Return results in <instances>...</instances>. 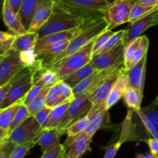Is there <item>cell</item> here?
Returning <instances> with one entry per match:
<instances>
[{
  "instance_id": "26",
  "label": "cell",
  "mask_w": 158,
  "mask_h": 158,
  "mask_svg": "<svg viewBox=\"0 0 158 158\" xmlns=\"http://www.w3.org/2000/svg\"><path fill=\"white\" fill-rule=\"evenodd\" d=\"M95 71H97V70L95 69V67L90 62L87 65L82 67L80 69L77 70L74 73L70 74L69 76L65 77L63 81H65L68 85H69L73 89L74 86H76L77 84H79L80 82L84 81L85 79L87 78L91 74H93Z\"/></svg>"
},
{
  "instance_id": "50",
  "label": "cell",
  "mask_w": 158,
  "mask_h": 158,
  "mask_svg": "<svg viewBox=\"0 0 158 158\" xmlns=\"http://www.w3.org/2000/svg\"><path fill=\"white\" fill-rule=\"evenodd\" d=\"M136 158H158V156H154L153 154L150 153H147V154L143 155V154H137Z\"/></svg>"
},
{
  "instance_id": "37",
  "label": "cell",
  "mask_w": 158,
  "mask_h": 158,
  "mask_svg": "<svg viewBox=\"0 0 158 158\" xmlns=\"http://www.w3.org/2000/svg\"><path fill=\"white\" fill-rule=\"evenodd\" d=\"M140 41L141 36H139V37L131 40L130 43L126 45L125 50H124V66L125 68L133 58Z\"/></svg>"
},
{
  "instance_id": "6",
  "label": "cell",
  "mask_w": 158,
  "mask_h": 158,
  "mask_svg": "<svg viewBox=\"0 0 158 158\" xmlns=\"http://www.w3.org/2000/svg\"><path fill=\"white\" fill-rule=\"evenodd\" d=\"M88 94H84L71 100L66 114L57 127L60 136L66 133L68 127L74 123L87 115L92 107V102Z\"/></svg>"
},
{
  "instance_id": "29",
  "label": "cell",
  "mask_w": 158,
  "mask_h": 158,
  "mask_svg": "<svg viewBox=\"0 0 158 158\" xmlns=\"http://www.w3.org/2000/svg\"><path fill=\"white\" fill-rule=\"evenodd\" d=\"M63 2L87 10H101L104 9L109 4L108 0H61Z\"/></svg>"
},
{
  "instance_id": "17",
  "label": "cell",
  "mask_w": 158,
  "mask_h": 158,
  "mask_svg": "<svg viewBox=\"0 0 158 158\" xmlns=\"http://www.w3.org/2000/svg\"><path fill=\"white\" fill-rule=\"evenodd\" d=\"M53 13V1L41 3L37 6L32 16L27 31L37 32L47 23Z\"/></svg>"
},
{
  "instance_id": "3",
  "label": "cell",
  "mask_w": 158,
  "mask_h": 158,
  "mask_svg": "<svg viewBox=\"0 0 158 158\" xmlns=\"http://www.w3.org/2000/svg\"><path fill=\"white\" fill-rule=\"evenodd\" d=\"M93 44L94 40L48 69L55 71L59 79L64 80L65 77L69 76L74 71L85 66L92 61Z\"/></svg>"
},
{
  "instance_id": "10",
  "label": "cell",
  "mask_w": 158,
  "mask_h": 158,
  "mask_svg": "<svg viewBox=\"0 0 158 158\" xmlns=\"http://www.w3.org/2000/svg\"><path fill=\"white\" fill-rule=\"evenodd\" d=\"M122 65H124V60L119 62L116 65L106 68V69L95 71L93 74L85 79L84 81L73 88L72 91L74 98L79 96V95H84V94H88L89 95H90L107 78L108 76L110 75L114 71H115L117 68Z\"/></svg>"
},
{
  "instance_id": "9",
  "label": "cell",
  "mask_w": 158,
  "mask_h": 158,
  "mask_svg": "<svg viewBox=\"0 0 158 158\" xmlns=\"http://www.w3.org/2000/svg\"><path fill=\"white\" fill-rule=\"evenodd\" d=\"M19 54V51L10 49L0 60V87L12 81L21 71L27 68L21 61Z\"/></svg>"
},
{
  "instance_id": "19",
  "label": "cell",
  "mask_w": 158,
  "mask_h": 158,
  "mask_svg": "<svg viewBox=\"0 0 158 158\" xmlns=\"http://www.w3.org/2000/svg\"><path fill=\"white\" fill-rule=\"evenodd\" d=\"M92 138L83 133L79 135L67 150V158H81L85 153L91 150Z\"/></svg>"
},
{
  "instance_id": "46",
  "label": "cell",
  "mask_w": 158,
  "mask_h": 158,
  "mask_svg": "<svg viewBox=\"0 0 158 158\" xmlns=\"http://www.w3.org/2000/svg\"><path fill=\"white\" fill-rule=\"evenodd\" d=\"M12 83H13V80L10 81L9 83H7V84H6L5 85L0 87V106L2 105V103L3 102L4 100H5L6 96L9 90H10V88H11Z\"/></svg>"
},
{
  "instance_id": "28",
  "label": "cell",
  "mask_w": 158,
  "mask_h": 158,
  "mask_svg": "<svg viewBox=\"0 0 158 158\" xmlns=\"http://www.w3.org/2000/svg\"><path fill=\"white\" fill-rule=\"evenodd\" d=\"M143 96V95H142L139 91L131 87H128L126 92H124L123 98L126 106L128 107V109L136 111L139 110L141 108Z\"/></svg>"
},
{
  "instance_id": "47",
  "label": "cell",
  "mask_w": 158,
  "mask_h": 158,
  "mask_svg": "<svg viewBox=\"0 0 158 158\" xmlns=\"http://www.w3.org/2000/svg\"><path fill=\"white\" fill-rule=\"evenodd\" d=\"M22 1L23 0H9L8 1L10 7L13 9V10L16 14H18L19 10H20L21 5H22Z\"/></svg>"
},
{
  "instance_id": "52",
  "label": "cell",
  "mask_w": 158,
  "mask_h": 158,
  "mask_svg": "<svg viewBox=\"0 0 158 158\" xmlns=\"http://www.w3.org/2000/svg\"><path fill=\"white\" fill-rule=\"evenodd\" d=\"M5 54H6V52H4L3 51H1V50H0V60H1V59L4 57Z\"/></svg>"
},
{
  "instance_id": "35",
  "label": "cell",
  "mask_w": 158,
  "mask_h": 158,
  "mask_svg": "<svg viewBox=\"0 0 158 158\" xmlns=\"http://www.w3.org/2000/svg\"><path fill=\"white\" fill-rule=\"evenodd\" d=\"M36 143H37V140L25 143L16 144L9 158H24V156L28 153L30 149L33 148Z\"/></svg>"
},
{
  "instance_id": "16",
  "label": "cell",
  "mask_w": 158,
  "mask_h": 158,
  "mask_svg": "<svg viewBox=\"0 0 158 158\" xmlns=\"http://www.w3.org/2000/svg\"><path fill=\"white\" fill-rule=\"evenodd\" d=\"M1 10L4 23L10 31L15 35H20L27 33V30L23 25L19 15L13 11L7 1L3 2L2 4Z\"/></svg>"
},
{
  "instance_id": "44",
  "label": "cell",
  "mask_w": 158,
  "mask_h": 158,
  "mask_svg": "<svg viewBox=\"0 0 158 158\" xmlns=\"http://www.w3.org/2000/svg\"><path fill=\"white\" fill-rule=\"evenodd\" d=\"M15 144L10 142L0 143V158H9Z\"/></svg>"
},
{
  "instance_id": "36",
  "label": "cell",
  "mask_w": 158,
  "mask_h": 158,
  "mask_svg": "<svg viewBox=\"0 0 158 158\" xmlns=\"http://www.w3.org/2000/svg\"><path fill=\"white\" fill-rule=\"evenodd\" d=\"M30 115V112H29L28 109H27V107L25 105L22 103L21 106H19V109L17 110V112H16V115H15L14 117V119H13L10 129H9L8 135L10 134L13 130H14L18 126L20 125L23 122H24Z\"/></svg>"
},
{
  "instance_id": "13",
  "label": "cell",
  "mask_w": 158,
  "mask_h": 158,
  "mask_svg": "<svg viewBox=\"0 0 158 158\" xmlns=\"http://www.w3.org/2000/svg\"><path fill=\"white\" fill-rule=\"evenodd\" d=\"M124 50L125 46L122 43L109 51L93 57L91 63L97 71L109 68L124 60Z\"/></svg>"
},
{
  "instance_id": "1",
  "label": "cell",
  "mask_w": 158,
  "mask_h": 158,
  "mask_svg": "<svg viewBox=\"0 0 158 158\" xmlns=\"http://www.w3.org/2000/svg\"><path fill=\"white\" fill-rule=\"evenodd\" d=\"M105 8L87 10L69 5L61 0H53L52 14L36 33L41 38L57 32L95 25L106 19Z\"/></svg>"
},
{
  "instance_id": "20",
  "label": "cell",
  "mask_w": 158,
  "mask_h": 158,
  "mask_svg": "<svg viewBox=\"0 0 158 158\" xmlns=\"http://www.w3.org/2000/svg\"><path fill=\"white\" fill-rule=\"evenodd\" d=\"M110 115L109 110L103 109L94 115L89 120V126L85 130L83 133L93 137L95 133L101 129L108 128L110 126Z\"/></svg>"
},
{
  "instance_id": "21",
  "label": "cell",
  "mask_w": 158,
  "mask_h": 158,
  "mask_svg": "<svg viewBox=\"0 0 158 158\" xmlns=\"http://www.w3.org/2000/svg\"><path fill=\"white\" fill-rule=\"evenodd\" d=\"M60 134L57 128L44 130L37 140V144L41 147L42 153H46L60 143Z\"/></svg>"
},
{
  "instance_id": "31",
  "label": "cell",
  "mask_w": 158,
  "mask_h": 158,
  "mask_svg": "<svg viewBox=\"0 0 158 158\" xmlns=\"http://www.w3.org/2000/svg\"><path fill=\"white\" fill-rule=\"evenodd\" d=\"M126 33H127V30H118V31L114 32L113 35L109 38V40L106 42V44H105L99 51H97L95 54H94L92 57L98 55V54H102V53L105 52V51H109V50L112 49L113 48L116 47L117 45L123 43L124 38H125L126 36Z\"/></svg>"
},
{
  "instance_id": "25",
  "label": "cell",
  "mask_w": 158,
  "mask_h": 158,
  "mask_svg": "<svg viewBox=\"0 0 158 158\" xmlns=\"http://www.w3.org/2000/svg\"><path fill=\"white\" fill-rule=\"evenodd\" d=\"M70 102H71V101L66 102L63 103L60 106H57L51 109V112L48 115V121H47L44 130L57 128L58 127L60 123L63 119L64 116L66 114L67 111H68Z\"/></svg>"
},
{
  "instance_id": "51",
  "label": "cell",
  "mask_w": 158,
  "mask_h": 158,
  "mask_svg": "<svg viewBox=\"0 0 158 158\" xmlns=\"http://www.w3.org/2000/svg\"><path fill=\"white\" fill-rule=\"evenodd\" d=\"M153 104L155 106H156L158 105V95H156V98H155L154 99V101L153 102Z\"/></svg>"
},
{
  "instance_id": "49",
  "label": "cell",
  "mask_w": 158,
  "mask_h": 158,
  "mask_svg": "<svg viewBox=\"0 0 158 158\" xmlns=\"http://www.w3.org/2000/svg\"><path fill=\"white\" fill-rule=\"evenodd\" d=\"M7 136H8V132L0 127V143L5 142Z\"/></svg>"
},
{
  "instance_id": "54",
  "label": "cell",
  "mask_w": 158,
  "mask_h": 158,
  "mask_svg": "<svg viewBox=\"0 0 158 158\" xmlns=\"http://www.w3.org/2000/svg\"><path fill=\"white\" fill-rule=\"evenodd\" d=\"M156 25H158V19H157V23H156Z\"/></svg>"
},
{
  "instance_id": "39",
  "label": "cell",
  "mask_w": 158,
  "mask_h": 158,
  "mask_svg": "<svg viewBox=\"0 0 158 158\" xmlns=\"http://www.w3.org/2000/svg\"><path fill=\"white\" fill-rule=\"evenodd\" d=\"M114 32L112 31V30H105L104 32H102V33H100L95 40H94V44H93V49H92V51H93V54H92V56H93L94 54L97 52V51H99L103 46L106 44V42L109 40V38L113 35Z\"/></svg>"
},
{
  "instance_id": "14",
  "label": "cell",
  "mask_w": 158,
  "mask_h": 158,
  "mask_svg": "<svg viewBox=\"0 0 158 158\" xmlns=\"http://www.w3.org/2000/svg\"><path fill=\"white\" fill-rule=\"evenodd\" d=\"M158 19V8L149 13L144 17L141 18L139 20L136 21L133 23L130 24L129 28L127 30L123 44L126 47L127 44L136 38L141 36L140 35L150 27L156 26Z\"/></svg>"
},
{
  "instance_id": "12",
  "label": "cell",
  "mask_w": 158,
  "mask_h": 158,
  "mask_svg": "<svg viewBox=\"0 0 158 158\" xmlns=\"http://www.w3.org/2000/svg\"><path fill=\"white\" fill-rule=\"evenodd\" d=\"M74 98L72 88L63 80H60L50 89L46 97L45 106L53 109Z\"/></svg>"
},
{
  "instance_id": "45",
  "label": "cell",
  "mask_w": 158,
  "mask_h": 158,
  "mask_svg": "<svg viewBox=\"0 0 158 158\" xmlns=\"http://www.w3.org/2000/svg\"><path fill=\"white\" fill-rule=\"evenodd\" d=\"M145 142L150 147V153L154 156H158V139L154 138H148L146 139Z\"/></svg>"
},
{
  "instance_id": "53",
  "label": "cell",
  "mask_w": 158,
  "mask_h": 158,
  "mask_svg": "<svg viewBox=\"0 0 158 158\" xmlns=\"http://www.w3.org/2000/svg\"><path fill=\"white\" fill-rule=\"evenodd\" d=\"M6 1H7V2H8L9 0H0V6H2V4L3 3V2H6Z\"/></svg>"
},
{
  "instance_id": "43",
  "label": "cell",
  "mask_w": 158,
  "mask_h": 158,
  "mask_svg": "<svg viewBox=\"0 0 158 158\" xmlns=\"http://www.w3.org/2000/svg\"><path fill=\"white\" fill-rule=\"evenodd\" d=\"M51 108H48L47 106H44L43 109H41L40 110L38 111L37 112L33 115L34 118H36V121L40 123V125L42 127V129L44 130V127L46 126L47 121H48V115H49L50 112H51Z\"/></svg>"
},
{
  "instance_id": "30",
  "label": "cell",
  "mask_w": 158,
  "mask_h": 158,
  "mask_svg": "<svg viewBox=\"0 0 158 158\" xmlns=\"http://www.w3.org/2000/svg\"><path fill=\"white\" fill-rule=\"evenodd\" d=\"M50 89H51V87H45L27 106H26L30 115H33L36 112H37L38 111L46 106H45L46 97Z\"/></svg>"
},
{
  "instance_id": "27",
  "label": "cell",
  "mask_w": 158,
  "mask_h": 158,
  "mask_svg": "<svg viewBox=\"0 0 158 158\" xmlns=\"http://www.w3.org/2000/svg\"><path fill=\"white\" fill-rule=\"evenodd\" d=\"M23 102H18L9 107L0 110V127L8 132L12 123H13L16 112Z\"/></svg>"
},
{
  "instance_id": "38",
  "label": "cell",
  "mask_w": 158,
  "mask_h": 158,
  "mask_svg": "<svg viewBox=\"0 0 158 158\" xmlns=\"http://www.w3.org/2000/svg\"><path fill=\"white\" fill-rule=\"evenodd\" d=\"M16 36L13 33L0 31V50L6 52L12 49Z\"/></svg>"
},
{
  "instance_id": "8",
  "label": "cell",
  "mask_w": 158,
  "mask_h": 158,
  "mask_svg": "<svg viewBox=\"0 0 158 158\" xmlns=\"http://www.w3.org/2000/svg\"><path fill=\"white\" fill-rule=\"evenodd\" d=\"M136 0H114L105 8V16L109 30L128 23L130 11Z\"/></svg>"
},
{
  "instance_id": "5",
  "label": "cell",
  "mask_w": 158,
  "mask_h": 158,
  "mask_svg": "<svg viewBox=\"0 0 158 158\" xmlns=\"http://www.w3.org/2000/svg\"><path fill=\"white\" fill-rule=\"evenodd\" d=\"M124 69H125L124 65H122L117 68L110 75L108 76L107 78L89 95V100L92 102V107L87 114V116L89 118H92L97 112H100L103 109H107L106 107V103L108 99V97H109L115 81H117L118 76L120 75Z\"/></svg>"
},
{
  "instance_id": "2",
  "label": "cell",
  "mask_w": 158,
  "mask_h": 158,
  "mask_svg": "<svg viewBox=\"0 0 158 158\" xmlns=\"http://www.w3.org/2000/svg\"><path fill=\"white\" fill-rule=\"evenodd\" d=\"M44 69L40 67L26 68L14 78L5 100L0 106V110L9 107L18 102H23L34 83V75L36 71Z\"/></svg>"
},
{
  "instance_id": "24",
  "label": "cell",
  "mask_w": 158,
  "mask_h": 158,
  "mask_svg": "<svg viewBox=\"0 0 158 158\" xmlns=\"http://www.w3.org/2000/svg\"><path fill=\"white\" fill-rule=\"evenodd\" d=\"M89 120L90 118L85 115L83 118H80L79 120H77V122L74 123L72 125L70 126L69 127L67 130L66 133L68 135V138L65 140V142L64 143L63 145L65 148L68 150V147L71 146V144L74 141V139L79 136L81 135L83 132L85 131L87 127L89 126Z\"/></svg>"
},
{
  "instance_id": "33",
  "label": "cell",
  "mask_w": 158,
  "mask_h": 158,
  "mask_svg": "<svg viewBox=\"0 0 158 158\" xmlns=\"http://www.w3.org/2000/svg\"><path fill=\"white\" fill-rule=\"evenodd\" d=\"M158 6L156 7L144 6L139 5V3H137V2H136L134 5H133L131 11H130L128 23H130V24L133 23L139 20V19H141V18L144 17V16H146L147 15H148L149 13L154 11V10H156Z\"/></svg>"
},
{
  "instance_id": "7",
  "label": "cell",
  "mask_w": 158,
  "mask_h": 158,
  "mask_svg": "<svg viewBox=\"0 0 158 158\" xmlns=\"http://www.w3.org/2000/svg\"><path fill=\"white\" fill-rule=\"evenodd\" d=\"M43 130L34 116L30 115L7 136L5 142H10L16 145L38 140Z\"/></svg>"
},
{
  "instance_id": "34",
  "label": "cell",
  "mask_w": 158,
  "mask_h": 158,
  "mask_svg": "<svg viewBox=\"0 0 158 158\" xmlns=\"http://www.w3.org/2000/svg\"><path fill=\"white\" fill-rule=\"evenodd\" d=\"M19 57H20V60L22 63L27 68H33V67H40V68H42L40 61L38 59L37 54L35 51V48L20 52Z\"/></svg>"
},
{
  "instance_id": "41",
  "label": "cell",
  "mask_w": 158,
  "mask_h": 158,
  "mask_svg": "<svg viewBox=\"0 0 158 158\" xmlns=\"http://www.w3.org/2000/svg\"><path fill=\"white\" fill-rule=\"evenodd\" d=\"M156 106H155L152 102L148 106H146L143 108L141 107V110L147 115V118L151 121V123L154 126L155 129L158 133V111L156 110Z\"/></svg>"
},
{
  "instance_id": "32",
  "label": "cell",
  "mask_w": 158,
  "mask_h": 158,
  "mask_svg": "<svg viewBox=\"0 0 158 158\" xmlns=\"http://www.w3.org/2000/svg\"><path fill=\"white\" fill-rule=\"evenodd\" d=\"M149 47V39L147 36H141V41L133 55V58L130 61V63L127 64L125 68V70H129L132 67L134 66L136 64H137L146 54H147V51H148Z\"/></svg>"
},
{
  "instance_id": "15",
  "label": "cell",
  "mask_w": 158,
  "mask_h": 158,
  "mask_svg": "<svg viewBox=\"0 0 158 158\" xmlns=\"http://www.w3.org/2000/svg\"><path fill=\"white\" fill-rule=\"evenodd\" d=\"M147 54H146L137 64L130 68L126 70L127 77H128L129 87L139 91L143 95L144 81H145L146 68H147Z\"/></svg>"
},
{
  "instance_id": "11",
  "label": "cell",
  "mask_w": 158,
  "mask_h": 158,
  "mask_svg": "<svg viewBox=\"0 0 158 158\" xmlns=\"http://www.w3.org/2000/svg\"><path fill=\"white\" fill-rule=\"evenodd\" d=\"M92 26L94 25L85 26V27H79V28L65 30V31L57 32V33H52V34H49L48 36H44V37L39 38L36 47H35V51H40V50L47 48V47L69 43L71 40H73L74 37L78 36L80 33H81L83 31H85V30H87L89 27H92Z\"/></svg>"
},
{
  "instance_id": "23",
  "label": "cell",
  "mask_w": 158,
  "mask_h": 158,
  "mask_svg": "<svg viewBox=\"0 0 158 158\" xmlns=\"http://www.w3.org/2000/svg\"><path fill=\"white\" fill-rule=\"evenodd\" d=\"M53 0H23L19 15L23 25L26 29H28L31 21L32 16L36 9L39 5L47 2H51Z\"/></svg>"
},
{
  "instance_id": "40",
  "label": "cell",
  "mask_w": 158,
  "mask_h": 158,
  "mask_svg": "<svg viewBox=\"0 0 158 158\" xmlns=\"http://www.w3.org/2000/svg\"><path fill=\"white\" fill-rule=\"evenodd\" d=\"M44 88V85L40 81V80H36V81H34L32 88L30 89L28 93L27 94V95L24 98L23 104H24L25 106H27Z\"/></svg>"
},
{
  "instance_id": "4",
  "label": "cell",
  "mask_w": 158,
  "mask_h": 158,
  "mask_svg": "<svg viewBox=\"0 0 158 158\" xmlns=\"http://www.w3.org/2000/svg\"><path fill=\"white\" fill-rule=\"evenodd\" d=\"M109 24L106 19L102 21L99 23H97L95 24V25L88 28L87 30H85V31H83L82 33H80L78 36H77L76 37H74V39L71 40V41L68 43L66 49H65L61 54H60L58 56H57L55 58L53 59L52 61L50 64L48 68L54 66V65L57 64V63L61 61V60H63V59H64L65 57L71 55V54H73L74 53H75L76 51H79L80 49H81V48H83L84 47H85L86 45L89 44V43L93 41L94 40H95L100 33L104 32L105 30H109Z\"/></svg>"
},
{
  "instance_id": "22",
  "label": "cell",
  "mask_w": 158,
  "mask_h": 158,
  "mask_svg": "<svg viewBox=\"0 0 158 158\" xmlns=\"http://www.w3.org/2000/svg\"><path fill=\"white\" fill-rule=\"evenodd\" d=\"M39 36L36 32H28L20 35H16L12 49L19 52L33 49L36 47Z\"/></svg>"
},
{
  "instance_id": "18",
  "label": "cell",
  "mask_w": 158,
  "mask_h": 158,
  "mask_svg": "<svg viewBox=\"0 0 158 158\" xmlns=\"http://www.w3.org/2000/svg\"><path fill=\"white\" fill-rule=\"evenodd\" d=\"M129 87L128 77H127L126 70L124 69L123 71L118 76L117 81H115L110 94H109L108 99L106 103V109L109 110V109L112 107L115 104H116L121 98H123L124 95V92H126L127 88Z\"/></svg>"
},
{
  "instance_id": "48",
  "label": "cell",
  "mask_w": 158,
  "mask_h": 158,
  "mask_svg": "<svg viewBox=\"0 0 158 158\" xmlns=\"http://www.w3.org/2000/svg\"><path fill=\"white\" fill-rule=\"evenodd\" d=\"M139 5L148 7L158 6V0H136V1Z\"/></svg>"
},
{
  "instance_id": "42",
  "label": "cell",
  "mask_w": 158,
  "mask_h": 158,
  "mask_svg": "<svg viewBox=\"0 0 158 158\" xmlns=\"http://www.w3.org/2000/svg\"><path fill=\"white\" fill-rule=\"evenodd\" d=\"M41 158H67V149L60 143L52 150L44 153Z\"/></svg>"
}]
</instances>
